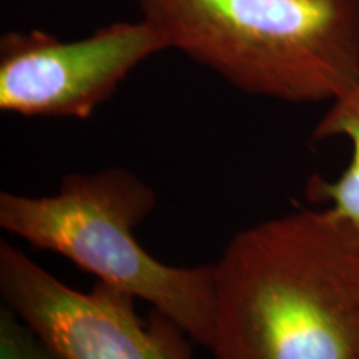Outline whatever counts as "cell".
Here are the masks:
<instances>
[{
  "label": "cell",
  "mask_w": 359,
  "mask_h": 359,
  "mask_svg": "<svg viewBox=\"0 0 359 359\" xmlns=\"http://www.w3.org/2000/svg\"><path fill=\"white\" fill-rule=\"evenodd\" d=\"M346 138L351 160L334 180L313 175L308 180L306 198L323 206L359 235V79L346 92L330 102V107L313 130V140Z\"/></svg>",
  "instance_id": "cell-6"
},
{
  "label": "cell",
  "mask_w": 359,
  "mask_h": 359,
  "mask_svg": "<svg viewBox=\"0 0 359 359\" xmlns=\"http://www.w3.org/2000/svg\"><path fill=\"white\" fill-rule=\"evenodd\" d=\"M147 19L114 22L85 39L42 30L0 39V110L22 116L88 118L135 67L167 50Z\"/></svg>",
  "instance_id": "cell-5"
},
{
  "label": "cell",
  "mask_w": 359,
  "mask_h": 359,
  "mask_svg": "<svg viewBox=\"0 0 359 359\" xmlns=\"http://www.w3.org/2000/svg\"><path fill=\"white\" fill-rule=\"evenodd\" d=\"M196 64L251 95L333 102L359 79V0H138Z\"/></svg>",
  "instance_id": "cell-2"
},
{
  "label": "cell",
  "mask_w": 359,
  "mask_h": 359,
  "mask_svg": "<svg viewBox=\"0 0 359 359\" xmlns=\"http://www.w3.org/2000/svg\"><path fill=\"white\" fill-rule=\"evenodd\" d=\"M0 294L60 359H193L190 336L165 314L143 320L133 296L102 281L88 293L70 288L7 241Z\"/></svg>",
  "instance_id": "cell-4"
},
{
  "label": "cell",
  "mask_w": 359,
  "mask_h": 359,
  "mask_svg": "<svg viewBox=\"0 0 359 359\" xmlns=\"http://www.w3.org/2000/svg\"><path fill=\"white\" fill-rule=\"evenodd\" d=\"M155 206L156 193L140 177L125 168H103L65 175L53 195L2 191L0 228L151 304L190 339L210 348L213 264L170 266L148 253L133 230Z\"/></svg>",
  "instance_id": "cell-3"
},
{
  "label": "cell",
  "mask_w": 359,
  "mask_h": 359,
  "mask_svg": "<svg viewBox=\"0 0 359 359\" xmlns=\"http://www.w3.org/2000/svg\"><path fill=\"white\" fill-rule=\"evenodd\" d=\"M0 359H60L29 325L4 306L0 309Z\"/></svg>",
  "instance_id": "cell-7"
},
{
  "label": "cell",
  "mask_w": 359,
  "mask_h": 359,
  "mask_svg": "<svg viewBox=\"0 0 359 359\" xmlns=\"http://www.w3.org/2000/svg\"><path fill=\"white\" fill-rule=\"evenodd\" d=\"M213 273L215 359H359V235L326 208L238 231Z\"/></svg>",
  "instance_id": "cell-1"
}]
</instances>
